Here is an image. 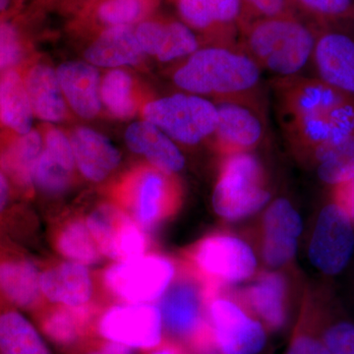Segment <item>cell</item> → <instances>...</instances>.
<instances>
[{
    "mask_svg": "<svg viewBox=\"0 0 354 354\" xmlns=\"http://www.w3.org/2000/svg\"><path fill=\"white\" fill-rule=\"evenodd\" d=\"M277 115L293 152L315 162L354 134V97L317 77L274 78Z\"/></svg>",
    "mask_w": 354,
    "mask_h": 354,
    "instance_id": "6da1fadb",
    "label": "cell"
},
{
    "mask_svg": "<svg viewBox=\"0 0 354 354\" xmlns=\"http://www.w3.org/2000/svg\"><path fill=\"white\" fill-rule=\"evenodd\" d=\"M262 72L243 48L213 44L186 57L172 74V80L183 92L214 102L253 100L262 82Z\"/></svg>",
    "mask_w": 354,
    "mask_h": 354,
    "instance_id": "7a4b0ae2",
    "label": "cell"
},
{
    "mask_svg": "<svg viewBox=\"0 0 354 354\" xmlns=\"http://www.w3.org/2000/svg\"><path fill=\"white\" fill-rule=\"evenodd\" d=\"M317 32L293 12L259 18L242 28V48L274 78L300 76L312 62Z\"/></svg>",
    "mask_w": 354,
    "mask_h": 354,
    "instance_id": "3957f363",
    "label": "cell"
},
{
    "mask_svg": "<svg viewBox=\"0 0 354 354\" xmlns=\"http://www.w3.org/2000/svg\"><path fill=\"white\" fill-rule=\"evenodd\" d=\"M212 300L202 281L180 265L178 277L158 304L165 337L178 342L190 354L218 351L208 319Z\"/></svg>",
    "mask_w": 354,
    "mask_h": 354,
    "instance_id": "277c9868",
    "label": "cell"
},
{
    "mask_svg": "<svg viewBox=\"0 0 354 354\" xmlns=\"http://www.w3.org/2000/svg\"><path fill=\"white\" fill-rule=\"evenodd\" d=\"M180 265L197 277L215 299L223 286L253 276L257 261L250 246L239 237L214 234L191 246Z\"/></svg>",
    "mask_w": 354,
    "mask_h": 354,
    "instance_id": "5b68a950",
    "label": "cell"
},
{
    "mask_svg": "<svg viewBox=\"0 0 354 354\" xmlns=\"http://www.w3.org/2000/svg\"><path fill=\"white\" fill-rule=\"evenodd\" d=\"M213 192V208L221 218H246L267 204L271 197L264 167L252 153L221 157Z\"/></svg>",
    "mask_w": 354,
    "mask_h": 354,
    "instance_id": "8992f818",
    "label": "cell"
},
{
    "mask_svg": "<svg viewBox=\"0 0 354 354\" xmlns=\"http://www.w3.org/2000/svg\"><path fill=\"white\" fill-rule=\"evenodd\" d=\"M174 176L149 165L135 171L121 186L118 206L147 234L169 221L180 207V187Z\"/></svg>",
    "mask_w": 354,
    "mask_h": 354,
    "instance_id": "52a82bcc",
    "label": "cell"
},
{
    "mask_svg": "<svg viewBox=\"0 0 354 354\" xmlns=\"http://www.w3.org/2000/svg\"><path fill=\"white\" fill-rule=\"evenodd\" d=\"M174 261L160 254L109 265L100 276L102 290L121 304H153L165 295L176 276Z\"/></svg>",
    "mask_w": 354,
    "mask_h": 354,
    "instance_id": "ba28073f",
    "label": "cell"
},
{
    "mask_svg": "<svg viewBox=\"0 0 354 354\" xmlns=\"http://www.w3.org/2000/svg\"><path fill=\"white\" fill-rule=\"evenodd\" d=\"M143 115L176 143L187 146L212 138L218 123L215 102L185 92L149 102Z\"/></svg>",
    "mask_w": 354,
    "mask_h": 354,
    "instance_id": "9c48e42d",
    "label": "cell"
},
{
    "mask_svg": "<svg viewBox=\"0 0 354 354\" xmlns=\"http://www.w3.org/2000/svg\"><path fill=\"white\" fill-rule=\"evenodd\" d=\"M95 333L143 351L155 348L165 339L162 313L153 304H118L102 308Z\"/></svg>",
    "mask_w": 354,
    "mask_h": 354,
    "instance_id": "30bf717a",
    "label": "cell"
},
{
    "mask_svg": "<svg viewBox=\"0 0 354 354\" xmlns=\"http://www.w3.org/2000/svg\"><path fill=\"white\" fill-rule=\"evenodd\" d=\"M102 255L116 262L145 255L150 247L145 230L118 204L102 203L85 215Z\"/></svg>",
    "mask_w": 354,
    "mask_h": 354,
    "instance_id": "8fae6325",
    "label": "cell"
},
{
    "mask_svg": "<svg viewBox=\"0 0 354 354\" xmlns=\"http://www.w3.org/2000/svg\"><path fill=\"white\" fill-rule=\"evenodd\" d=\"M208 319L221 354H259L267 344L265 326L232 300H212Z\"/></svg>",
    "mask_w": 354,
    "mask_h": 354,
    "instance_id": "7c38bea8",
    "label": "cell"
},
{
    "mask_svg": "<svg viewBox=\"0 0 354 354\" xmlns=\"http://www.w3.org/2000/svg\"><path fill=\"white\" fill-rule=\"evenodd\" d=\"M354 232L351 218L333 201L324 207L309 246L312 264L324 274H339L353 253Z\"/></svg>",
    "mask_w": 354,
    "mask_h": 354,
    "instance_id": "4fadbf2b",
    "label": "cell"
},
{
    "mask_svg": "<svg viewBox=\"0 0 354 354\" xmlns=\"http://www.w3.org/2000/svg\"><path fill=\"white\" fill-rule=\"evenodd\" d=\"M215 102L218 123L212 138L221 157L251 153L265 135L264 120L255 99Z\"/></svg>",
    "mask_w": 354,
    "mask_h": 354,
    "instance_id": "5bb4252c",
    "label": "cell"
},
{
    "mask_svg": "<svg viewBox=\"0 0 354 354\" xmlns=\"http://www.w3.org/2000/svg\"><path fill=\"white\" fill-rule=\"evenodd\" d=\"M176 9L184 24L216 39L215 44H232L250 21L242 0H176Z\"/></svg>",
    "mask_w": 354,
    "mask_h": 354,
    "instance_id": "9a60e30c",
    "label": "cell"
},
{
    "mask_svg": "<svg viewBox=\"0 0 354 354\" xmlns=\"http://www.w3.org/2000/svg\"><path fill=\"white\" fill-rule=\"evenodd\" d=\"M41 270L24 253L0 242V297L21 311L35 312L46 304L39 286Z\"/></svg>",
    "mask_w": 354,
    "mask_h": 354,
    "instance_id": "2e32d148",
    "label": "cell"
},
{
    "mask_svg": "<svg viewBox=\"0 0 354 354\" xmlns=\"http://www.w3.org/2000/svg\"><path fill=\"white\" fill-rule=\"evenodd\" d=\"M311 64L317 78L354 97L353 35L333 28L319 29Z\"/></svg>",
    "mask_w": 354,
    "mask_h": 354,
    "instance_id": "e0dca14e",
    "label": "cell"
},
{
    "mask_svg": "<svg viewBox=\"0 0 354 354\" xmlns=\"http://www.w3.org/2000/svg\"><path fill=\"white\" fill-rule=\"evenodd\" d=\"M39 286L48 304L68 307L99 304L97 283L87 266L72 261H55L41 270Z\"/></svg>",
    "mask_w": 354,
    "mask_h": 354,
    "instance_id": "ac0fdd59",
    "label": "cell"
},
{
    "mask_svg": "<svg viewBox=\"0 0 354 354\" xmlns=\"http://www.w3.org/2000/svg\"><path fill=\"white\" fill-rule=\"evenodd\" d=\"M102 307V304L68 307L46 302L32 315L41 335L65 351L85 337L95 335V322Z\"/></svg>",
    "mask_w": 354,
    "mask_h": 354,
    "instance_id": "d6986e66",
    "label": "cell"
},
{
    "mask_svg": "<svg viewBox=\"0 0 354 354\" xmlns=\"http://www.w3.org/2000/svg\"><path fill=\"white\" fill-rule=\"evenodd\" d=\"M75 169L70 139L60 130L51 129L35 167L32 183L46 196H64L73 183Z\"/></svg>",
    "mask_w": 354,
    "mask_h": 354,
    "instance_id": "ffe728a7",
    "label": "cell"
},
{
    "mask_svg": "<svg viewBox=\"0 0 354 354\" xmlns=\"http://www.w3.org/2000/svg\"><path fill=\"white\" fill-rule=\"evenodd\" d=\"M135 32L145 55L160 62L188 57L200 48L196 32L179 21L146 19L135 26Z\"/></svg>",
    "mask_w": 354,
    "mask_h": 354,
    "instance_id": "44dd1931",
    "label": "cell"
},
{
    "mask_svg": "<svg viewBox=\"0 0 354 354\" xmlns=\"http://www.w3.org/2000/svg\"><path fill=\"white\" fill-rule=\"evenodd\" d=\"M302 232V221L288 200H276L266 211L263 221L262 254L265 262L281 267L292 259L297 239Z\"/></svg>",
    "mask_w": 354,
    "mask_h": 354,
    "instance_id": "7402d4cb",
    "label": "cell"
},
{
    "mask_svg": "<svg viewBox=\"0 0 354 354\" xmlns=\"http://www.w3.org/2000/svg\"><path fill=\"white\" fill-rule=\"evenodd\" d=\"M243 308L270 330H279L288 320V288L281 274L264 272L239 293Z\"/></svg>",
    "mask_w": 354,
    "mask_h": 354,
    "instance_id": "603a6c76",
    "label": "cell"
},
{
    "mask_svg": "<svg viewBox=\"0 0 354 354\" xmlns=\"http://www.w3.org/2000/svg\"><path fill=\"white\" fill-rule=\"evenodd\" d=\"M125 142L133 153L145 158L149 165L165 174H176L185 167V158L176 142L150 121L130 124L125 132Z\"/></svg>",
    "mask_w": 354,
    "mask_h": 354,
    "instance_id": "cb8c5ba5",
    "label": "cell"
},
{
    "mask_svg": "<svg viewBox=\"0 0 354 354\" xmlns=\"http://www.w3.org/2000/svg\"><path fill=\"white\" fill-rule=\"evenodd\" d=\"M70 142L77 169L92 183H102L120 165V150L102 133L87 127L77 128Z\"/></svg>",
    "mask_w": 354,
    "mask_h": 354,
    "instance_id": "d4e9b609",
    "label": "cell"
},
{
    "mask_svg": "<svg viewBox=\"0 0 354 354\" xmlns=\"http://www.w3.org/2000/svg\"><path fill=\"white\" fill-rule=\"evenodd\" d=\"M65 100L71 109L86 120L94 118L102 108L101 78L94 65L69 62L57 70Z\"/></svg>",
    "mask_w": 354,
    "mask_h": 354,
    "instance_id": "484cf974",
    "label": "cell"
},
{
    "mask_svg": "<svg viewBox=\"0 0 354 354\" xmlns=\"http://www.w3.org/2000/svg\"><path fill=\"white\" fill-rule=\"evenodd\" d=\"M145 55L137 39L135 26L108 28L85 51L88 64L104 68L139 64Z\"/></svg>",
    "mask_w": 354,
    "mask_h": 354,
    "instance_id": "4316f807",
    "label": "cell"
},
{
    "mask_svg": "<svg viewBox=\"0 0 354 354\" xmlns=\"http://www.w3.org/2000/svg\"><path fill=\"white\" fill-rule=\"evenodd\" d=\"M50 241L55 252L72 262L93 266L99 264L104 257L83 216H70L55 221Z\"/></svg>",
    "mask_w": 354,
    "mask_h": 354,
    "instance_id": "83f0119b",
    "label": "cell"
},
{
    "mask_svg": "<svg viewBox=\"0 0 354 354\" xmlns=\"http://www.w3.org/2000/svg\"><path fill=\"white\" fill-rule=\"evenodd\" d=\"M0 354H51L38 327L1 297Z\"/></svg>",
    "mask_w": 354,
    "mask_h": 354,
    "instance_id": "f1b7e54d",
    "label": "cell"
},
{
    "mask_svg": "<svg viewBox=\"0 0 354 354\" xmlns=\"http://www.w3.org/2000/svg\"><path fill=\"white\" fill-rule=\"evenodd\" d=\"M26 88L32 113L39 120L59 122L66 115L65 100L57 71L46 65H37L28 74Z\"/></svg>",
    "mask_w": 354,
    "mask_h": 354,
    "instance_id": "f546056e",
    "label": "cell"
},
{
    "mask_svg": "<svg viewBox=\"0 0 354 354\" xmlns=\"http://www.w3.org/2000/svg\"><path fill=\"white\" fill-rule=\"evenodd\" d=\"M44 148L41 135L30 131L21 135L0 155V167L2 172L14 183L28 190L34 186L35 167Z\"/></svg>",
    "mask_w": 354,
    "mask_h": 354,
    "instance_id": "4dcf8cb0",
    "label": "cell"
},
{
    "mask_svg": "<svg viewBox=\"0 0 354 354\" xmlns=\"http://www.w3.org/2000/svg\"><path fill=\"white\" fill-rule=\"evenodd\" d=\"M32 109L26 84L19 74L6 72L0 76V120L21 135L31 131Z\"/></svg>",
    "mask_w": 354,
    "mask_h": 354,
    "instance_id": "1f68e13d",
    "label": "cell"
},
{
    "mask_svg": "<svg viewBox=\"0 0 354 354\" xmlns=\"http://www.w3.org/2000/svg\"><path fill=\"white\" fill-rule=\"evenodd\" d=\"M158 0H100L93 8L92 18L106 29L120 26H136L146 20Z\"/></svg>",
    "mask_w": 354,
    "mask_h": 354,
    "instance_id": "d6a6232c",
    "label": "cell"
},
{
    "mask_svg": "<svg viewBox=\"0 0 354 354\" xmlns=\"http://www.w3.org/2000/svg\"><path fill=\"white\" fill-rule=\"evenodd\" d=\"M131 76L121 69L109 71L101 84V100L109 113L118 118H131L136 111Z\"/></svg>",
    "mask_w": 354,
    "mask_h": 354,
    "instance_id": "836d02e7",
    "label": "cell"
},
{
    "mask_svg": "<svg viewBox=\"0 0 354 354\" xmlns=\"http://www.w3.org/2000/svg\"><path fill=\"white\" fill-rule=\"evenodd\" d=\"M323 183L335 186L354 177V134L326 151L315 160Z\"/></svg>",
    "mask_w": 354,
    "mask_h": 354,
    "instance_id": "e575fe53",
    "label": "cell"
},
{
    "mask_svg": "<svg viewBox=\"0 0 354 354\" xmlns=\"http://www.w3.org/2000/svg\"><path fill=\"white\" fill-rule=\"evenodd\" d=\"M291 6L309 17L335 21L354 17V0H290Z\"/></svg>",
    "mask_w": 354,
    "mask_h": 354,
    "instance_id": "d590c367",
    "label": "cell"
},
{
    "mask_svg": "<svg viewBox=\"0 0 354 354\" xmlns=\"http://www.w3.org/2000/svg\"><path fill=\"white\" fill-rule=\"evenodd\" d=\"M286 354H330L324 344L317 326L312 325L309 319L304 318L298 324Z\"/></svg>",
    "mask_w": 354,
    "mask_h": 354,
    "instance_id": "8d00e7d4",
    "label": "cell"
},
{
    "mask_svg": "<svg viewBox=\"0 0 354 354\" xmlns=\"http://www.w3.org/2000/svg\"><path fill=\"white\" fill-rule=\"evenodd\" d=\"M320 335L330 354H354V324L337 321L326 326Z\"/></svg>",
    "mask_w": 354,
    "mask_h": 354,
    "instance_id": "74e56055",
    "label": "cell"
},
{
    "mask_svg": "<svg viewBox=\"0 0 354 354\" xmlns=\"http://www.w3.org/2000/svg\"><path fill=\"white\" fill-rule=\"evenodd\" d=\"M65 354H133V348L94 335L77 342Z\"/></svg>",
    "mask_w": 354,
    "mask_h": 354,
    "instance_id": "f35d334b",
    "label": "cell"
},
{
    "mask_svg": "<svg viewBox=\"0 0 354 354\" xmlns=\"http://www.w3.org/2000/svg\"><path fill=\"white\" fill-rule=\"evenodd\" d=\"M20 58L21 46L15 28L7 23L0 25V70L17 64Z\"/></svg>",
    "mask_w": 354,
    "mask_h": 354,
    "instance_id": "ab89813d",
    "label": "cell"
},
{
    "mask_svg": "<svg viewBox=\"0 0 354 354\" xmlns=\"http://www.w3.org/2000/svg\"><path fill=\"white\" fill-rule=\"evenodd\" d=\"M249 19L276 17L292 12L290 0H242Z\"/></svg>",
    "mask_w": 354,
    "mask_h": 354,
    "instance_id": "60d3db41",
    "label": "cell"
},
{
    "mask_svg": "<svg viewBox=\"0 0 354 354\" xmlns=\"http://www.w3.org/2000/svg\"><path fill=\"white\" fill-rule=\"evenodd\" d=\"M333 201L337 203L354 223V177L334 186Z\"/></svg>",
    "mask_w": 354,
    "mask_h": 354,
    "instance_id": "b9f144b4",
    "label": "cell"
},
{
    "mask_svg": "<svg viewBox=\"0 0 354 354\" xmlns=\"http://www.w3.org/2000/svg\"><path fill=\"white\" fill-rule=\"evenodd\" d=\"M142 354H190L187 349L180 344L171 339L165 337L160 344L155 348L143 351Z\"/></svg>",
    "mask_w": 354,
    "mask_h": 354,
    "instance_id": "7bdbcfd3",
    "label": "cell"
},
{
    "mask_svg": "<svg viewBox=\"0 0 354 354\" xmlns=\"http://www.w3.org/2000/svg\"><path fill=\"white\" fill-rule=\"evenodd\" d=\"M10 203V186L6 174L0 171V216L6 213Z\"/></svg>",
    "mask_w": 354,
    "mask_h": 354,
    "instance_id": "ee69618b",
    "label": "cell"
},
{
    "mask_svg": "<svg viewBox=\"0 0 354 354\" xmlns=\"http://www.w3.org/2000/svg\"><path fill=\"white\" fill-rule=\"evenodd\" d=\"M9 2H10V0H0V12L8 8Z\"/></svg>",
    "mask_w": 354,
    "mask_h": 354,
    "instance_id": "f6af8a7d",
    "label": "cell"
},
{
    "mask_svg": "<svg viewBox=\"0 0 354 354\" xmlns=\"http://www.w3.org/2000/svg\"><path fill=\"white\" fill-rule=\"evenodd\" d=\"M199 354H221V353H218V351H208V353H199Z\"/></svg>",
    "mask_w": 354,
    "mask_h": 354,
    "instance_id": "bcb514c9",
    "label": "cell"
}]
</instances>
